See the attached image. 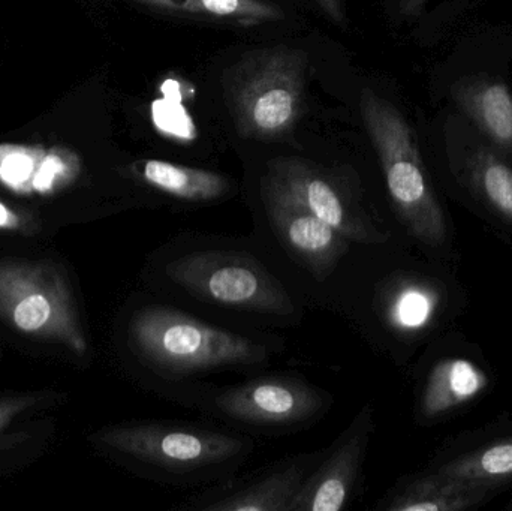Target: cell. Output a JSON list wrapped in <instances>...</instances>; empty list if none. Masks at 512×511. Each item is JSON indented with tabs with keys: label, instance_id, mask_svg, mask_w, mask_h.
I'll use <instances>...</instances> for the list:
<instances>
[{
	"label": "cell",
	"instance_id": "1",
	"mask_svg": "<svg viewBox=\"0 0 512 511\" xmlns=\"http://www.w3.org/2000/svg\"><path fill=\"white\" fill-rule=\"evenodd\" d=\"M143 279L153 296L239 329H294L309 308L252 237L176 234L150 252Z\"/></svg>",
	"mask_w": 512,
	"mask_h": 511
},
{
	"label": "cell",
	"instance_id": "2",
	"mask_svg": "<svg viewBox=\"0 0 512 511\" xmlns=\"http://www.w3.org/2000/svg\"><path fill=\"white\" fill-rule=\"evenodd\" d=\"M123 348L146 389L191 408L215 375H255L286 348L276 332L225 326L152 293L123 318Z\"/></svg>",
	"mask_w": 512,
	"mask_h": 511
},
{
	"label": "cell",
	"instance_id": "3",
	"mask_svg": "<svg viewBox=\"0 0 512 511\" xmlns=\"http://www.w3.org/2000/svg\"><path fill=\"white\" fill-rule=\"evenodd\" d=\"M387 245H354L322 294L376 350L402 362L441 315L442 288L388 255Z\"/></svg>",
	"mask_w": 512,
	"mask_h": 511
},
{
	"label": "cell",
	"instance_id": "4",
	"mask_svg": "<svg viewBox=\"0 0 512 511\" xmlns=\"http://www.w3.org/2000/svg\"><path fill=\"white\" fill-rule=\"evenodd\" d=\"M92 440L138 476L173 488L230 479L256 449L254 435L176 420H132L101 429Z\"/></svg>",
	"mask_w": 512,
	"mask_h": 511
},
{
	"label": "cell",
	"instance_id": "5",
	"mask_svg": "<svg viewBox=\"0 0 512 511\" xmlns=\"http://www.w3.org/2000/svg\"><path fill=\"white\" fill-rule=\"evenodd\" d=\"M252 240L277 272L321 308L322 294L355 243L301 206L267 174L256 191Z\"/></svg>",
	"mask_w": 512,
	"mask_h": 511
},
{
	"label": "cell",
	"instance_id": "6",
	"mask_svg": "<svg viewBox=\"0 0 512 511\" xmlns=\"http://www.w3.org/2000/svg\"><path fill=\"white\" fill-rule=\"evenodd\" d=\"M361 114L400 224L424 251L442 254L448 249L450 230L411 126L391 102L369 89L361 93Z\"/></svg>",
	"mask_w": 512,
	"mask_h": 511
},
{
	"label": "cell",
	"instance_id": "7",
	"mask_svg": "<svg viewBox=\"0 0 512 511\" xmlns=\"http://www.w3.org/2000/svg\"><path fill=\"white\" fill-rule=\"evenodd\" d=\"M334 398L297 374L254 375L243 383L210 384L191 410L249 435H286L321 422Z\"/></svg>",
	"mask_w": 512,
	"mask_h": 511
},
{
	"label": "cell",
	"instance_id": "8",
	"mask_svg": "<svg viewBox=\"0 0 512 511\" xmlns=\"http://www.w3.org/2000/svg\"><path fill=\"white\" fill-rule=\"evenodd\" d=\"M306 54L273 47L248 54L225 77V96L243 138L274 140L291 131L303 108Z\"/></svg>",
	"mask_w": 512,
	"mask_h": 511
},
{
	"label": "cell",
	"instance_id": "9",
	"mask_svg": "<svg viewBox=\"0 0 512 511\" xmlns=\"http://www.w3.org/2000/svg\"><path fill=\"white\" fill-rule=\"evenodd\" d=\"M0 318L18 333L59 342L78 357L87 354L71 285L53 264L0 261Z\"/></svg>",
	"mask_w": 512,
	"mask_h": 511
},
{
	"label": "cell",
	"instance_id": "10",
	"mask_svg": "<svg viewBox=\"0 0 512 511\" xmlns=\"http://www.w3.org/2000/svg\"><path fill=\"white\" fill-rule=\"evenodd\" d=\"M265 174L355 245L393 242V233L370 212L361 192L333 171L301 158H285L270 162Z\"/></svg>",
	"mask_w": 512,
	"mask_h": 511
},
{
	"label": "cell",
	"instance_id": "11",
	"mask_svg": "<svg viewBox=\"0 0 512 511\" xmlns=\"http://www.w3.org/2000/svg\"><path fill=\"white\" fill-rule=\"evenodd\" d=\"M325 449L300 452L233 476L186 498L179 511H289L310 474L324 458Z\"/></svg>",
	"mask_w": 512,
	"mask_h": 511
},
{
	"label": "cell",
	"instance_id": "12",
	"mask_svg": "<svg viewBox=\"0 0 512 511\" xmlns=\"http://www.w3.org/2000/svg\"><path fill=\"white\" fill-rule=\"evenodd\" d=\"M376 431L375 407L364 404L345 431L325 449L289 511H340L354 500Z\"/></svg>",
	"mask_w": 512,
	"mask_h": 511
},
{
	"label": "cell",
	"instance_id": "13",
	"mask_svg": "<svg viewBox=\"0 0 512 511\" xmlns=\"http://www.w3.org/2000/svg\"><path fill=\"white\" fill-rule=\"evenodd\" d=\"M490 375L474 360L444 357L433 363L418 393L415 416L421 425H433L463 410L489 390Z\"/></svg>",
	"mask_w": 512,
	"mask_h": 511
},
{
	"label": "cell",
	"instance_id": "14",
	"mask_svg": "<svg viewBox=\"0 0 512 511\" xmlns=\"http://www.w3.org/2000/svg\"><path fill=\"white\" fill-rule=\"evenodd\" d=\"M81 161L69 150L0 146V183L18 195H53L71 186Z\"/></svg>",
	"mask_w": 512,
	"mask_h": 511
},
{
	"label": "cell",
	"instance_id": "15",
	"mask_svg": "<svg viewBox=\"0 0 512 511\" xmlns=\"http://www.w3.org/2000/svg\"><path fill=\"white\" fill-rule=\"evenodd\" d=\"M499 489L450 479L436 471L402 477L378 504L382 511H465L489 503Z\"/></svg>",
	"mask_w": 512,
	"mask_h": 511
},
{
	"label": "cell",
	"instance_id": "16",
	"mask_svg": "<svg viewBox=\"0 0 512 511\" xmlns=\"http://www.w3.org/2000/svg\"><path fill=\"white\" fill-rule=\"evenodd\" d=\"M129 173L162 200L185 209L212 206L236 194V185L224 174L161 159H146L135 164Z\"/></svg>",
	"mask_w": 512,
	"mask_h": 511
},
{
	"label": "cell",
	"instance_id": "17",
	"mask_svg": "<svg viewBox=\"0 0 512 511\" xmlns=\"http://www.w3.org/2000/svg\"><path fill=\"white\" fill-rule=\"evenodd\" d=\"M454 99L478 128L501 149L512 152V95L504 83L463 80L453 89Z\"/></svg>",
	"mask_w": 512,
	"mask_h": 511
},
{
	"label": "cell",
	"instance_id": "18",
	"mask_svg": "<svg viewBox=\"0 0 512 511\" xmlns=\"http://www.w3.org/2000/svg\"><path fill=\"white\" fill-rule=\"evenodd\" d=\"M432 470L450 479L492 486L501 491L512 483V435L495 438L483 446L444 459L433 465Z\"/></svg>",
	"mask_w": 512,
	"mask_h": 511
},
{
	"label": "cell",
	"instance_id": "19",
	"mask_svg": "<svg viewBox=\"0 0 512 511\" xmlns=\"http://www.w3.org/2000/svg\"><path fill=\"white\" fill-rule=\"evenodd\" d=\"M153 11L189 17L216 18L234 23L256 24L277 21L285 12L267 0H134Z\"/></svg>",
	"mask_w": 512,
	"mask_h": 511
},
{
	"label": "cell",
	"instance_id": "20",
	"mask_svg": "<svg viewBox=\"0 0 512 511\" xmlns=\"http://www.w3.org/2000/svg\"><path fill=\"white\" fill-rule=\"evenodd\" d=\"M472 191L505 224L512 225V167L498 153L481 149L468 162Z\"/></svg>",
	"mask_w": 512,
	"mask_h": 511
},
{
	"label": "cell",
	"instance_id": "21",
	"mask_svg": "<svg viewBox=\"0 0 512 511\" xmlns=\"http://www.w3.org/2000/svg\"><path fill=\"white\" fill-rule=\"evenodd\" d=\"M36 396H17V398L0 399V434L8 428L9 423L36 404Z\"/></svg>",
	"mask_w": 512,
	"mask_h": 511
},
{
	"label": "cell",
	"instance_id": "22",
	"mask_svg": "<svg viewBox=\"0 0 512 511\" xmlns=\"http://www.w3.org/2000/svg\"><path fill=\"white\" fill-rule=\"evenodd\" d=\"M27 225H29V222L21 213L0 201V230L26 231Z\"/></svg>",
	"mask_w": 512,
	"mask_h": 511
},
{
	"label": "cell",
	"instance_id": "23",
	"mask_svg": "<svg viewBox=\"0 0 512 511\" xmlns=\"http://www.w3.org/2000/svg\"><path fill=\"white\" fill-rule=\"evenodd\" d=\"M325 15L339 26H345L346 12L345 0H315Z\"/></svg>",
	"mask_w": 512,
	"mask_h": 511
},
{
	"label": "cell",
	"instance_id": "24",
	"mask_svg": "<svg viewBox=\"0 0 512 511\" xmlns=\"http://www.w3.org/2000/svg\"><path fill=\"white\" fill-rule=\"evenodd\" d=\"M426 2L427 0H402V5L403 9H405L408 14H415V12L423 8Z\"/></svg>",
	"mask_w": 512,
	"mask_h": 511
},
{
	"label": "cell",
	"instance_id": "25",
	"mask_svg": "<svg viewBox=\"0 0 512 511\" xmlns=\"http://www.w3.org/2000/svg\"><path fill=\"white\" fill-rule=\"evenodd\" d=\"M508 509L512 510V504H511V506H510V507H508Z\"/></svg>",
	"mask_w": 512,
	"mask_h": 511
}]
</instances>
